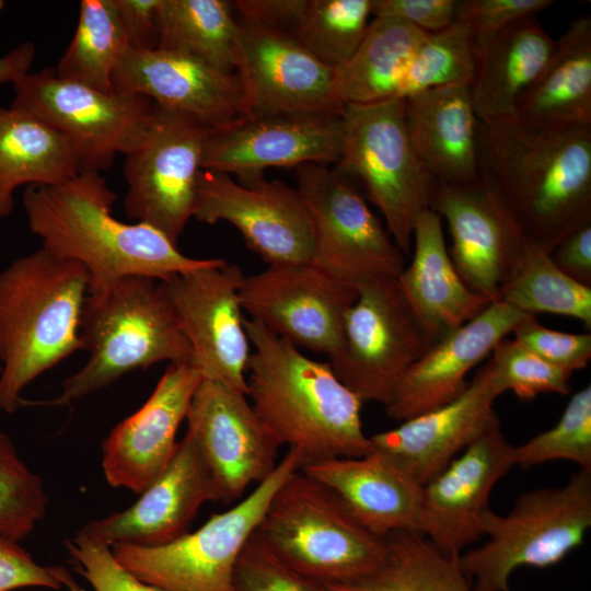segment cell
Returning <instances> with one entry per match:
<instances>
[{"instance_id":"6da1fadb","label":"cell","mask_w":591,"mask_h":591,"mask_svg":"<svg viewBox=\"0 0 591 591\" xmlns=\"http://www.w3.org/2000/svg\"><path fill=\"white\" fill-rule=\"evenodd\" d=\"M477 158L524 236L547 252L591 222V126L479 120Z\"/></svg>"},{"instance_id":"7a4b0ae2","label":"cell","mask_w":591,"mask_h":591,"mask_svg":"<svg viewBox=\"0 0 591 591\" xmlns=\"http://www.w3.org/2000/svg\"><path fill=\"white\" fill-rule=\"evenodd\" d=\"M115 200L116 194L105 178L91 170L59 184L27 186L23 194L30 230L42 240L43 247L86 269L89 292L128 276L166 281L227 263L222 258L188 257L155 228L116 219Z\"/></svg>"},{"instance_id":"3957f363","label":"cell","mask_w":591,"mask_h":591,"mask_svg":"<svg viewBox=\"0 0 591 591\" xmlns=\"http://www.w3.org/2000/svg\"><path fill=\"white\" fill-rule=\"evenodd\" d=\"M244 326L253 346L247 396L280 445L299 450L303 464L372 452L361 421L363 402L328 361L304 356L255 320Z\"/></svg>"},{"instance_id":"277c9868","label":"cell","mask_w":591,"mask_h":591,"mask_svg":"<svg viewBox=\"0 0 591 591\" xmlns=\"http://www.w3.org/2000/svg\"><path fill=\"white\" fill-rule=\"evenodd\" d=\"M90 276L40 246L0 273V409L12 414L23 391L81 349L80 321Z\"/></svg>"},{"instance_id":"5b68a950","label":"cell","mask_w":591,"mask_h":591,"mask_svg":"<svg viewBox=\"0 0 591 591\" xmlns=\"http://www.w3.org/2000/svg\"><path fill=\"white\" fill-rule=\"evenodd\" d=\"M81 349L89 357L68 376L58 396L35 405L67 406L136 369L159 362H192L163 281L128 276L88 292L80 321Z\"/></svg>"},{"instance_id":"8992f818","label":"cell","mask_w":591,"mask_h":591,"mask_svg":"<svg viewBox=\"0 0 591 591\" xmlns=\"http://www.w3.org/2000/svg\"><path fill=\"white\" fill-rule=\"evenodd\" d=\"M257 533L294 571L321 583H345L376 569L386 541L349 512L327 486L301 470L273 496Z\"/></svg>"},{"instance_id":"52a82bcc","label":"cell","mask_w":591,"mask_h":591,"mask_svg":"<svg viewBox=\"0 0 591 591\" xmlns=\"http://www.w3.org/2000/svg\"><path fill=\"white\" fill-rule=\"evenodd\" d=\"M591 526V468H579L561 487L522 494L503 515H482L487 541L459 556L474 591H509L512 572L546 568L578 547Z\"/></svg>"},{"instance_id":"ba28073f","label":"cell","mask_w":591,"mask_h":591,"mask_svg":"<svg viewBox=\"0 0 591 591\" xmlns=\"http://www.w3.org/2000/svg\"><path fill=\"white\" fill-rule=\"evenodd\" d=\"M340 116L343 144L334 169L381 211L392 239L409 254L415 223L430 208L436 181L412 146L405 100L345 104Z\"/></svg>"},{"instance_id":"9c48e42d","label":"cell","mask_w":591,"mask_h":591,"mask_svg":"<svg viewBox=\"0 0 591 591\" xmlns=\"http://www.w3.org/2000/svg\"><path fill=\"white\" fill-rule=\"evenodd\" d=\"M302 465L300 451L289 448L251 494L196 531L155 547L115 544L112 553L139 580L163 591H235L234 571L243 548L275 493Z\"/></svg>"},{"instance_id":"30bf717a","label":"cell","mask_w":591,"mask_h":591,"mask_svg":"<svg viewBox=\"0 0 591 591\" xmlns=\"http://www.w3.org/2000/svg\"><path fill=\"white\" fill-rule=\"evenodd\" d=\"M296 178L314 227L312 265L355 288L399 276L404 253L355 183L317 163L296 167Z\"/></svg>"},{"instance_id":"8fae6325","label":"cell","mask_w":591,"mask_h":591,"mask_svg":"<svg viewBox=\"0 0 591 591\" xmlns=\"http://www.w3.org/2000/svg\"><path fill=\"white\" fill-rule=\"evenodd\" d=\"M344 320L341 340L328 363L362 402L384 407L408 369L429 349L397 278L361 283Z\"/></svg>"},{"instance_id":"7c38bea8","label":"cell","mask_w":591,"mask_h":591,"mask_svg":"<svg viewBox=\"0 0 591 591\" xmlns=\"http://www.w3.org/2000/svg\"><path fill=\"white\" fill-rule=\"evenodd\" d=\"M211 129L153 104L140 138L125 154L124 209L129 219L155 228L177 245L194 216L204 148Z\"/></svg>"},{"instance_id":"4fadbf2b","label":"cell","mask_w":591,"mask_h":591,"mask_svg":"<svg viewBox=\"0 0 591 591\" xmlns=\"http://www.w3.org/2000/svg\"><path fill=\"white\" fill-rule=\"evenodd\" d=\"M12 85L11 106L60 134L82 170L101 172L113 164L117 153H128L153 108L146 96L101 92L58 77L53 67L28 72Z\"/></svg>"},{"instance_id":"5bb4252c","label":"cell","mask_w":591,"mask_h":591,"mask_svg":"<svg viewBox=\"0 0 591 591\" xmlns=\"http://www.w3.org/2000/svg\"><path fill=\"white\" fill-rule=\"evenodd\" d=\"M215 224L228 222L268 266L308 264L314 248L310 210L297 188L264 178L251 184L202 170L193 216Z\"/></svg>"},{"instance_id":"9a60e30c","label":"cell","mask_w":591,"mask_h":591,"mask_svg":"<svg viewBox=\"0 0 591 591\" xmlns=\"http://www.w3.org/2000/svg\"><path fill=\"white\" fill-rule=\"evenodd\" d=\"M245 275L224 263L163 281L202 380L247 396L250 340L239 298Z\"/></svg>"},{"instance_id":"2e32d148","label":"cell","mask_w":591,"mask_h":591,"mask_svg":"<svg viewBox=\"0 0 591 591\" xmlns=\"http://www.w3.org/2000/svg\"><path fill=\"white\" fill-rule=\"evenodd\" d=\"M240 22L235 73L245 116L340 115L336 69L323 63L290 35Z\"/></svg>"},{"instance_id":"e0dca14e","label":"cell","mask_w":591,"mask_h":591,"mask_svg":"<svg viewBox=\"0 0 591 591\" xmlns=\"http://www.w3.org/2000/svg\"><path fill=\"white\" fill-rule=\"evenodd\" d=\"M358 289L311 263L268 266L245 276L239 292L252 320L293 346L332 356L338 348L346 312Z\"/></svg>"},{"instance_id":"ac0fdd59","label":"cell","mask_w":591,"mask_h":591,"mask_svg":"<svg viewBox=\"0 0 591 591\" xmlns=\"http://www.w3.org/2000/svg\"><path fill=\"white\" fill-rule=\"evenodd\" d=\"M186 421V434L210 471L219 501L241 499L252 484L265 480L278 465L281 445L241 392L202 380Z\"/></svg>"},{"instance_id":"d6986e66","label":"cell","mask_w":591,"mask_h":591,"mask_svg":"<svg viewBox=\"0 0 591 591\" xmlns=\"http://www.w3.org/2000/svg\"><path fill=\"white\" fill-rule=\"evenodd\" d=\"M341 144L340 115H243L210 130L201 167L251 184L267 167L336 164Z\"/></svg>"},{"instance_id":"ffe728a7","label":"cell","mask_w":591,"mask_h":591,"mask_svg":"<svg viewBox=\"0 0 591 591\" xmlns=\"http://www.w3.org/2000/svg\"><path fill=\"white\" fill-rule=\"evenodd\" d=\"M430 209L447 221L448 252L461 279L496 302L525 240L502 200L479 175L465 184L436 182Z\"/></svg>"},{"instance_id":"44dd1931","label":"cell","mask_w":591,"mask_h":591,"mask_svg":"<svg viewBox=\"0 0 591 591\" xmlns=\"http://www.w3.org/2000/svg\"><path fill=\"white\" fill-rule=\"evenodd\" d=\"M513 448L498 424L422 486L420 533L441 553L457 557L480 538L490 494L515 466Z\"/></svg>"},{"instance_id":"7402d4cb","label":"cell","mask_w":591,"mask_h":591,"mask_svg":"<svg viewBox=\"0 0 591 591\" xmlns=\"http://www.w3.org/2000/svg\"><path fill=\"white\" fill-rule=\"evenodd\" d=\"M201 381L190 362L170 363L142 406L112 429L102 443V468L112 487L140 495L165 470Z\"/></svg>"},{"instance_id":"603a6c76","label":"cell","mask_w":591,"mask_h":591,"mask_svg":"<svg viewBox=\"0 0 591 591\" xmlns=\"http://www.w3.org/2000/svg\"><path fill=\"white\" fill-rule=\"evenodd\" d=\"M112 84L116 93L146 96L159 107L193 117L210 128L245 114L235 72L178 51L129 48L113 72Z\"/></svg>"},{"instance_id":"cb8c5ba5","label":"cell","mask_w":591,"mask_h":591,"mask_svg":"<svg viewBox=\"0 0 591 591\" xmlns=\"http://www.w3.org/2000/svg\"><path fill=\"white\" fill-rule=\"evenodd\" d=\"M207 501H219L217 489L198 448L185 433L169 465L134 505L90 521L81 531L108 546H161L186 534Z\"/></svg>"},{"instance_id":"d4e9b609","label":"cell","mask_w":591,"mask_h":591,"mask_svg":"<svg viewBox=\"0 0 591 591\" xmlns=\"http://www.w3.org/2000/svg\"><path fill=\"white\" fill-rule=\"evenodd\" d=\"M486 363L453 401L370 436L372 452L426 485L485 431L500 424Z\"/></svg>"},{"instance_id":"484cf974","label":"cell","mask_w":591,"mask_h":591,"mask_svg":"<svg viewBox=\"0 0 591 591\" xmlns=\"http://www.w3.org/2000/svg\"><path fill=\"white\" fill-rule=\"evenodd\" d=\"M530 315L506 303L491 302L431 346L408 369L385 406L386 415L404 421L456 398L468 385V372Z\"/></svg>"},{"instance_id":"4316f807","label":"cell","mask_w":591,"mask_h":591,"mask_svg":"<svg viewBox=\"0 0 591 591\" xmlns=\"http://www.w3.org/2000/svg\"><path fill=\"white\" fill-rule=\"evenodd\" d=\"M301 471L331 488L371 533H420L422 487L384 455L335 457L305 463Z\"/></svg>"},{"instance_id":"83f0119b","label":"cell","mask_w":591,"mask_h":591,"mask_svg":"<svg viewBox=\"0 0 591 591\" xmlns=\"http://www.w3.org/2000/svg\"><path fill=\"white\" fill-rule=\"evenodd\" d=\"M412 250V262L397 282L430 348L491 302L459 276L449 256L442 219L430 208L415 223Z\"/></svg>"},{"instance_id":"f1b7e54d","label":"cell","mask_w":591,"mask_h":591,"mask_svg":"<svg viewBox=\"0 0 591 591\" xmlns=\"http://www.w3.org/2000/svg\"><path fill=\"white\" fill-rule=\"evenodd\" d=\"M404 100L408 137L431 177L445 184L477 179L479 119L470 85L431 89Z\"/></svg>"},{"instance_id":"f546056e","label":"cell","mask_w":591,"mask_h":591,"mask_svg":"<svg viewBox=\"0 0 591 591\" xmlns=\"http://www.w3.org/2000/svg\"><path fill=\"white\" fill-rule=\"evenodd\" d=\"M474 39L476 71L470 91L478 119H514L518 99L547 62L556 39L536 16Z\"/></svg>"},{"instance_id":"4dcf8cb0","label":"cell","mask_w":591,"mask_h":591,"mask_svg":"<svg viewBox=\"0 0 591 591\" xmlns=\"http://www.w3.org/2000/svg\"><path fill=\"white\" fill-rule=\"evenodd\" d=\"M514 119L534 128L591 126V18L573 20L515 104Z\"/></svg>"},{"instance_id":"1f68e13d","label":"cell","mask_w":591,"mask_h":591,"mask_svg":"<svg viewBox=\"0 0 591 591\" xmlns=\"http://www.w3.org/2000/svg\"><path fill=\"white\" fill-rule=\"evenodd\" d=\"M80 171L60 134L23 109L0 105V221L11 215L21 186L59 184Z\"/></svg>"},{"instance_id":"d6a6232c","label":"cell","mask_w":591,"mask_h":591,"mask_svg":"<svg viewBox=\"0 0 591 591\" xmlns=\"http://www.w3.org/2000/svg\"><path fill=\"white\" fill-rule=\"evenodd\" d=\"M426 34L399 20L374 18L355 54L336 69L338 102L369 104L396 97L407 66Z\"/></svg>"},{"instance_id":"836d02e7","label":"cell","mask_w":591,"mask_h":591,"mask_svg":"<svg viewBox=\"0 0 591 591\" xmlns=\"http://www.w3.org/2000/svg\"><path fill=\"white\" fill-rule=\"evenodd\" d=\"M386 554L371 573L326 591H474L459 556L441 553L424 534L397 531L385 536Z\"/></svg>"},{"instance_id":"e575fe53","label":"cell","mask_w":591,"mask_h":591,"mask_svg":"<svg viewBox=\"0 0 591 591\" xmlns=\"http://www.w3.org/2000/svg\"><path fill=\"white\" fill-rule=\"evenodd\" d=\"M158 48L235 72L240 22L225 0H161Z\"/></svg>"},{"instance_id":"d590c367","label":"cell","mask_w":591,"mask_h":591,"mask_svg":"<svg viewBox=\"0 0 591 591\" xmlns=\"http://www.w3.org/2000/svg\"><path fill=\"white\" fill-rule=\"evenodd\" d=\"M497 301L524 313H549L581 321L591 329V287L565 275L551 253L525 237Z\"/></svg>"},{"instance_id":"8d00e7d4","label":"cell","mask_w":591,"mask_h":591,"mask_svg":"<svg viewBox=\"0 0 591 591\" xmlns=\"http://www.w3.org/2000/svg\"><path fill=\"white\" fill-rule=\"evenodd\" d=\"M129 48L114 0H82L73 37L54 70L62 79L114 93L113 72Z\"/></svg>"},{"instance_id":"74e56055","label":"cell","mask_w":591,"mask_h":591,"mask_svg":"<svg viewBox=\"0 0 591 591\" xmlns=\"http://www.w3.org/2000/svg\"><path fill=\"white\" fill-rule=\"evenodd\" d=\"M374 0H308L290 36L337 69L355 54L373 15Z\"/></svg>"},{"instance_id":"f35d334b","label":"cell","mask_w":591,"mask_h":591,"mask_svg":"<svg viewBox=\"0 0 591 591\" xmlns=\"http://www.w3.org/2000/svg\"><path fill=\"white\" fill-rule=\"evenodd\" d=\"M476 71L475 39L468 27L454 21L427 33L416 48L399 83L396 97L451 85H471Z\"/></svg>"},{"instance_id":"ab89813d","label":"cell","mask_w":591,"mask_h":591,"mask_svg":"<svg viewBox=\"0 0 591 591\" xmlns=\"http://www.w3.org/2000/svg\"><path fill=\"white\" fill-rule=\"evenodd\" d=\"M47 506L42 477L27 466L8 434L0 430V534L23 541L43 520Z\"/></svg>"},{"instance_id":"60d3db41","label":"cell","mask_w":591,"mask_h":591,"mask_svg":"<svg viewBox=\"0 0 591 591\" xmlns=\"http://www.w3.org/2000/svg\"><path fill=\"white\" fill-rule=\"evenodd\" d=\"M513 459L522 468L556 460L591 468V385L571 395L555 426L514 447Z\"/></svg>"},{"instance_id":"b9f144b4","label":"cell","mask_w":591,"mask_h":591,"mask_svg":"<svg viewBox=\"0 0 591 591\" xmlns=\"http://www.w3.org/2000/svg\"><path fill=\"white\" fill-rule=\"evenodd\" d=\"M490 354L487 364L497 396L510 391L520 399L529 401L544 393L568 395L571 392V372L546 362L515 339L503 338Z\"/></svg>"},{"instance_id":"7bdbcfd3","label":"cell","mask_w":591,"mask_h":591,"mask_svg":"<svg viewBox=\"0 0 591 591\" xmlns=\"http://www.w3.org/2000/svg\"><path fill=\"white\" fill-rule=\"evenodd\" d=\"M234 588L235 591H326L323 584L294 571L276 557L257 530L236 563Z\"/></svg>"},{"instance_id":"ee69618b","label":"cell","mask_w":591,"mask_h":591,"mask_svg":"<svg viewBox=\"0 0 591 591\" xmlns=\"http://www.w3.org/2000/svg\"><path fill=\"white\" fill-rule=\"evenodd\" d=\"M66 545L80 573L94 591H163L139 580L116 560L111 546L82 531Z\"/></svg>"},{"instance_id":"f6af8a7d","label":"cell","mask_w":591,"mask_h":591,"mask_svg":"<svg viewBox=\"0 0 591 591\" xmlns=\"http://www.w3.org/2000/svg\"><path fill=\"white\" fill-rule=\"evenodd\" d=\"M513 339L546 362L573 372L591 359V334L554 331L537 322L536 315L523 320L512 332Z\"/></svg>"},{"instance_id":"bcb514c9","label":"cell","mask_w":591,"mask_h":591,"mask_svg":"<svg viewBox=\"0 0 591 591\" xmlns=\"http://www.w3.org/2000/svg\"><path fill=\"white\" fill-rule=\"evenodd\" d=\"M551 0H462L455 21L466 25L474 37L495 33L510 23L536 16L553 5Z\"/></svg>"},{"instance_id":"7dc6e473","label":"cell","mask_w":591,"mask_h":591,"mask_svg":"<svg viewBox=\"0 0 591 591\" xmlns=\"http://www.w3.org/2000/svg\"><path fill=\"white\" fill-rule=\"evenodd\" d=\"M69 571L39 565L20 542L0 534V591L42 587L59 590Z\"/></svg>"},{"instance_id":"c3c4849f","label":"cell","mask_w":591,"mask_h":591,"mask_svg":"<svg viewBox=\"0 0 591 591\" xmlns=\"http://www.w3.org/2000/svg\"><path fill=\"white\" fill-rule=\"evenodd\" d=\"M457 3V0H374L373 15L399 20L433 33L455 21Z\"/></svg>"},{"instance_id":"681fc988","label":"cell","mask_w":591,"mask_h":591,"mask_svg":"<svg viewBox=\"0 0 591 591\" xmlns=\"http://www.w3.org/2000/svg\"><path fill=\"white\" fill-rule=\"evenodd\" d=\"M130 48H158V12L161 0H114Z\"/></svg>"},{"instance_id":"f907efd6","label":"cell","mask_w":591,"mask_h":591,"mask_svg":"<svg viewBox=\"0 0 591 591\" xmlns=\"http://www.w3.org/2000/svg\"><path fill=\"white\" fill-rule=\"evenodd\" d=\"M306 2L308 0H239L233 2V7L242 20L290 35Z\"/></svg>"},{"instance_id":"816d5d0a","label":"cell","mask_w":591,"mask_h":591,"mask_svg":"<svg viewBox=\"0 0 591 591\" xmlns=\"http://www.w3.org/2000/svg\"><path fill=\"white\" fill-rule=\"evenodd\" d=\"M551 257L569 278L591 287V222L561 240L551 252Z\"/></svg>"},{"instance_id":"f5cc1de1","label":"cell","mask_w":591,"mask_h":591,"mask_svg":"<svg viewBox=\"0 0 591 591\" xmlns=\"http://www.w3.org/2000/svg\"><path fill=\"white\" fill-rule=\"evenodd\" d=\"M35 51L34 44L25 42L0 57V84H13L27 74L34 61Z\"/></svg>"},{"instance_id":"db71d44e","label":"cell","mask_w":591,"mask_h":591,"mask_svg":"<svg viewBox=\"0 0 591 591\" xmlns=\"http://www.w3.org/2000/svg\"><path fill=\"white\" fill-rule=\"evenodd\" d=\"M65 586L68 587L69 591H86L85 589H83L77 583V581L72 578L70 572L65 579Z\"/></svg>"},{"instance_id":"11a10c76","label":"cell","mask_w":591,"mask_h":591,"mask_svg":"<svg viewBox=\"0 0 591 591\" xmlns=\"http://www.w3.org/2000/svg\"><path fill=\"white\" fill-rule=\"evenodd\" d=\"M0 375H1V366H0Z\"/></svg>"}]
</instances>
